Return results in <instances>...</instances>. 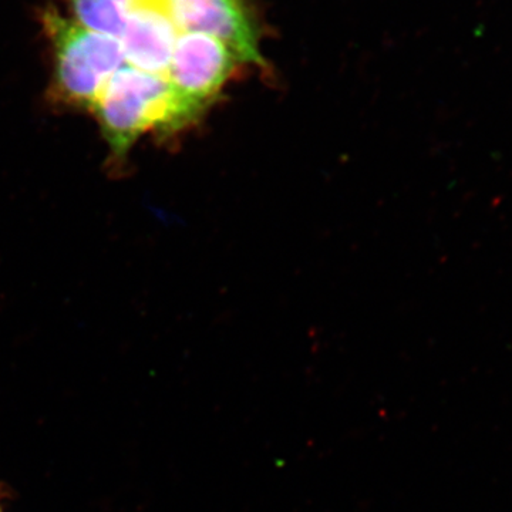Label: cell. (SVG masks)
Returning <instances> with one entry per match:
<instances>
[{"label":"cell","mask_w":512,"mask_h":512,"mask_svg":"<svg viewBox=\"0 0 512 512\" xmlns=\"http://www.w3.org/2000/svg\"><path fill=\"white\" fill-rule=\"evenodd\" d=\"M0 512H2V508H0Z\"/></svg>","instance_id":"cell-7"},{"label":"cell","mask_w":512,"mask_h":512,"mask_svg":"<svg viewBox=\"0 0 512 512\" xmlns=\"http://www.w3.org/2000/svg\"><path fill=\"white\" fill-rule=\"evenodd\" d=\"M178 32L221 40L241 63L262 64L254 20L242 0H168Z\"/></svg>","instance_id":"cell-4"},{"label":"cell","mask_w":512,"mask_h":512,"mask_svg":"<svg viewBox=\"0 0 512 512\" xmlns=\"http://www.w3.org/2000/svg\"><path fill=\"white\" fill-rule=\"evenodd\" d=\"M46 23L56 52L57 97L69 106L92 110L111 77L126 64L121 40L55 13L47 15Z\"/></svg>","instance_id":"cell-2"},{"label":"cell","mask_w":512,"mask_h":512,"mask_svg":"<svg viewBox=\"0 0 512 512\" xmlns=\"http://www.w3.org/2000/svg\"><path fill=\"white\" fill-rule=\"evenodd\" d=\"M92 110L117 156H124L147 131H174L190 124L167 77L128 64L114 73Z\"/></svg>","instance_id":"cell-1"},{"label":"cell","mask_w":512,"mask_h":512,"mask_svg":"<svg viewBox=\"0 0 512 512\" xmlns=\"http://www.w3.org/2000/svg\"><path fill=\"white\" fill-rule=\"evenodd\" d=\"M241 63L227 45L198 32H181L175 40L167 77L190 123L214 101Z\"/></svg>","instance_id":"cell-3"},{"label":"cell","mask_w":512,"mask_h":512,"mask_svg":"<svg viewBox=\"0 0 512 512\" xmlns=\"http://www.w3.org/2000/svg\"><path fill=\"white\" fill-rule=\"evenodd\" d=\"M74 22L83 28L120 39L133 0H70Z\"/></svg>","instance_id":"cell-6"},{"label":"cell","mask_w":512,"mask_h":512,"mask_svg":"<svg viewBox=\"0 0 512 512\" xmlns=\"http://www.w3.org/2000/svg\"><path fill=\"white\" fill-rule=\"evenodd\" d=\"M178 35L168 0H133L120 37L126 64L141 72L165 76Z\"/></svg>","instance_id":"cell-5"}]
</instances>
